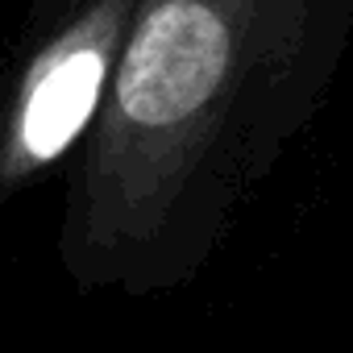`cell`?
Wrapping results in <instances>:
<instances>
[{"mask_svg":"<svg viewBox=\"0 0 353 353\" xmlns=\"http://www.w3.org/2000/svg\"><path fill=\"white\" fill-rule=\"evenodd\" d=\"M353 59V0H137L67 166L54 258L79 295L196 283Z\"/></svg>","mask_w":353,"mask_h":353,"instance_id":"1","label":"cell"},{"mask_svg":"<svg viewBox=\"0 0 353 353\" xmlns=\"http://www.w3.org/2000/svg\"><path fill=\"white\" fill-rule=\"evenodd\" d=\"M137 0H30L0 63V212L83 150L121 67Z\"/></svg>","mask_w":353,"mask_h":353,"instance_id":"2","label":"cell"}]
</instances>
